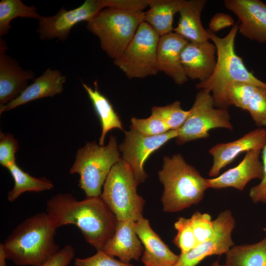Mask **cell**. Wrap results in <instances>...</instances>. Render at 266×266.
Returning a JSON list of instances; mask_svg holds the SVG:
<instances>
[{
	"instance_id": "obj_15",
	"label": "cell",
	"mask_w": 266,
	"mask_h": 266,
	"mask_svg": "<svg viewBox=\"0 0 266 266\" xmlns=\"http://www.w3.org/2000/svg\"><path fill=\"white\" fill-rule=\"evenodd\" d=\"M7 45L0 40V107L16 99L34 79V73L23 69L18 62L5 54Z\"/></svg>"
},
{
	"instance_id": "obj_20",
	"label": "cell",
	"mask_w": 266,
	"mask_h": 266,
	"mask_svg": "<svg viewBox=\"0 0 266 266\" xmlns=\"http://www.w3.org/2000/svg\"><path fill=\"white\" fill-rule=\"evenodd\" d=\"M133 220L118 221L115 233L102 248L109 255L130 264L132 260L138 261L144 247L134 230Z\"/></svg>"
},
{
	"instance_id": "obj_37",
	"label": "cell",
	"mask_w": 266,
	"mask_h": 266,
	"mask_svg": "<svg viewBox=\"0 0 266 266\" xmlns=\"http://www.w3.org/2000/svg\"><path fill=\"white\" fill-rule=\"evenodd\" d=\"M75 256V250L66 245L40 266H67Z\"/></svg>"
},
{
	"instance_id": "obj_17",
	"label": "cell",
	"mask_w": 266,
	"mask_h": 266,
	"mask_svg": "<svg viewBox=\"0 0 266 266\" xmlns=\"http://www.w3.org/2000/svg\"><path fill=\"white\" fill-rule=\"evenodd\" d=\"M216 49L209 40L201 42H189L181 54L182 66L188 78L205 80L215 67Z\"/></svg>"
},
{
	"instance_id": "obj_11",
	"label": "cell",
	"mask_w": 266,
	"mask_h": 266,
	"mask_svg": "<svg viewBox=\"0 0 266 266\" xmlns=\"http://www.w3.org/2000/svg\"><path fill=\"white\" fill-rule=\"evenodd\" d=\"M107 7V0H86L81 5L67 10L62 7L53 16H42L37 32L40 39L58 38L64 41L71 28L82 21H89Z\"/></svg>"
},
{
	"instance_id": "obj_24",
	"label": "cell",
	"mask_w": 266,
	"mask_h": 266,
	"mask_svg": "<svg viewBox=\"0 0 266 266\" xmlns=\"http://www.w3.org/2000/svg\"><path fill=\"white\" fill-rule=\"evenodd\" d=\"M82 85L100 119L101 133L99 139V145L104 146L105 135L108 132L114 129L123 131L122 122L109 100L99 91L97 82L95 83V89H93L84 83H83Z\"/></svg>"
},
{
	"instance_id": "obj_33",
	"label": "cell",
	"mask_w": 266,
	"mask_h": 266,
	"mask_svg": "<svg viewBox=\"0 0 266 266\" xmlns=\"http://www.w3.org/2000/svg\"><path fill=\"white\" fill-rule=\"evenodd\" d=\"M247 111L255 124L266 127V89L258 87L248 106Z\"/></svg>"
},
{
	"instance_id": "obj_3",
	"label": "cell",
	"mask_w": 266,
	"mask_h": 266,
	"mask_svg": "<svg viewBox=\"0 0 266 266\" xmlns=\"http://www.w3.org/2000/svg\"><path fill=\"white\" fill-rule=\"evenodd\" d=\"M238 21L224 37H220L207 29L209 39L216 49V64L212 74L196 85L198 90L212 93L215 106L227 108L225 99L228 86L234 82H244L266 89V83L257 78L245 66L242 58L237 55L234 42L238 32Z\"/></svg>"
},
{
	"instance_id": "obj_25",
	"label": "cell",
	"mask_w": 266,
	"mask_h": 266,
	"mask_svg": "<svg viewBox=\"0 0 266 266\" xmlns=\"http://www.w3.org/2000/svg\"><path fill=\"white\" fill-rule=\"evenodd\" d=\"M265 237L258 242L233 246L225 254L228 266H266V228Z\"/></svg>"
},
{
	"instance_id": "obj_39",
	"label": "cell",
	"mask_w": 266,
	"mask_h": 266,
	"mask_svg": "<svg viewBox=\"0 0 266 266\" xmlns=\"http://www.w3.org/2000/svg\"><path fill=\"white\" fill-rule=\"evenodd\" d=\"M7 260L5 254L2 243L0 244V266H6V260Z\"/></svg>"
},
{
	"instance_id": "obj_16",
	"label": "cell",
	"mask_w": 266,
	"mask_h": 266,
	"mask_svg": "<svg viewBox=\"0 0 266 266\" xmlns=\"http://www.w3.org/2000/svg\"><path fill=\"white\" fill-rule=\"evenodd\" d=\"M261 152L259 149L247 152L238 165L216 177L208 179L209 188L232 187L241 191L250 180H261L263 173L262 162L260 160Z\"/></svg>"
},
{
	"instance_id": "obj_32",
	"label": "cell",
	"mask_w": 266,
	"mask_h": 266,
	"mask_svg": "<svg viewBox=\"0 0 266 266\" xmlns=\"http://www.w3.org/2000/svg\"><path fill=\"white\" fill-rule=\"evenodd\" d=\"M190 220L198 244L207 241L212 237L214 228L213 222L209 214L196 211Z\"/></svg>"
},
{
	"instance_id": "obj_35",
	"label": "cell",
	"mask_w": 266,
	"mask_h": 266,
	"mask_svg": "<svg viewBox=\"0 0 266 266\" xmlns=\"http://www.w3.org/2000/svg\"><path fill=\"white\" fill-rule=\"evenodd\" d=\"M17 141L13 135L7 133H0V164L7 167L15 162V154L18 150Z\"/></svg>"
},
{
	"instance_id": "obj_27",
	"label": "cell",
	"mask_w": 266,
	"mask_h": 266,
	"mask_svg": "<svg viewBox=\"0 0 266 266\" xmlns=\"http://www.w3.org/2000/svg\"><path fill=\"white\" fill-rule=\"evenodd\" d=\"M36 8L24 4L20 0H1L0 1V36L6 34L11 29L10 23L18 17L39 20L42 16Z\"/></svg>"
},
{
	"instance_id": "obj_40",
	"label": "cell",
	"mask_w": 266,
	"mask_h": 266,
	"mask_svg": "<svg viewBox=\"0 0 266 266\" xmlns=\"http://www.w3.org/2000/svg\"><path fill=\"white\" fill-rule=\"evenodd\" d=\"M210 266H228L226 264L222 265L219 263L218 261H215Z\"/></svg>"
},
{
	"instance_id": "obj_14",
	"label": "cell",
	"mask_w": 266,
	"mask_h": 266,
	"mask_svg": "<svg viewBox=\"0 0 266 266\" xmlns=\"http://www.w3.org/2000/svg\"><path fill=\"white\" fill-rule=\"evenodd\" d=\"M266 144V129L263 128L254 129L234 141L215 144L209 150L213 157L209 176L217 177L221 170L239 154L254 149L262 150Z\"/></svg>"
},
{
	"instance_id": "obj_18",
	"label": "cell",
	"mask_w": 266,
	"mask_h": 266,
	"mask_svg": "<svg viewBox=\"0 0 266 266\" xmlns=\"http://www.w3.org/2000/svg\"><path fill=\"white\" fill-rule=\"evenodd\" d=\"M134 230L144 250L141 260L144 266H174L179 255L174 253L150 226L148 219L142 217L134 224Z\"/></svg>"
},
{
	"instance_id": "obj_2",
	"label": "cell",
	"mask_w": 266,
	"mask_h": 266,
	"mask_svg": "<svg viewBox=\"0 0 266 266\" xmlns=\"http://www.w3.org/2000/svg\"><path fill=\"white\" fill-rule=\"evenodd\" d=\"M56 229L45 212L19 224L2 243L7 260L18 266H40L59 251Z\"/></svg>"
},
{
	"instance_id": "obj_34",
	"label": "cell",
	"mask_w": 266,
	"mask_h": 266,
	"mask_svg": "<svg viewBox=\"0 0 266 266\" xmlns=\"http://www.w3.org/2000/svg\"><path fill=\"white\" fill-rule=\"evenodd\" d=\"M75 266H133L114 259L102 249L97 250L94 255L85 258L74 259Z\"/></svg>"
},
{
	"instance_id": "obj_6",
	"label": "cell",
	"mask_w": 266,
	"mask_h": 266,
	"mask_svg": "<svg viewBox=\"0 0 266 266\" xmlns=\"http://www.w3.org/2000/svg\"><path fill=\"white\" fill-rule=\"evenodd\" d=\"M116 137L111 135L105 146L87 142L76 152L70 173L79 175V186L86 197H100L112 167L121 158Z\"/></svg>"
},
{
	"instance_id": "obj_28",
	"label": "cell",
	"mask_w": 266,
	"mask_h": 266,
	"mask_svg": "<svg viewBox=\"0 0 266 266\" xmlns=\"http://www.w3.org/2000/svg\"><path fill=\"white\" fill-rule=\"evenodd\" d=\"M189 113V110H183L178 100L164 106H153L151 109V115L162 120L170 130L179 129Z\"/></svg>"
},
{
	"instance_id": "obj_29",
	"label": "cell",
	"mask_w": 266,
	"mask_h": 266,
	"mask_svg": "<svg viewBox=\"0 0 266 266\" xmlns=\"http://www.w3.org/2000/svg\"><path fill=\"white\" fill-rule=\"evenodd\" d=\"M258 87L256 85L244 82L231 83L227 88L225 94L227 107L233 105L247 110L249 103Z\"/></svg>"
},
{
	"instance_id": "obj_10",
	"label": "cell",
	"mask_w": 266,
	"mask_h": 266,
	"mask_svg": "<svg viewBox=\"0 0 266 266\" xmlns=\"http://www.w3.org/2000/svg\"><path fill=\"white\" fill-rule=\"evenodd\" d=\"M178 131L179 129L170 130L154 136L145 135L132 129L125 131V139L118 148L122 154V158L131 167L138 184L148 177L144 165L148 157L168 141L176 138Z\"/></svg>"
},
{
	"instance_id": "obj_13",
	"label": "cell",
	"mask_w": 266,
	"mask_h": 266,
	"mask_svg": "<svg viewBox=\"0 0 266 266\" xmlns=\"http://www.w3.org/2000/svg\"><path fill=\"white\" fill-rule=\"evenodd\" d=\"M225 7L238 18V31L244 37L266 43V3L260 0H225Z\"/></svg>"
},
{
	"instance_id": "obj_26",
	"label": "cell",
	"mask_w": 266,
	"mask_h": 266,
	"mask_svg": "<svg viewBox=\"0 0 266 266\" xmlns=\"http://www.w3.org/2000/svg\"><path fill=\"white\" fill-rule=\"evenodd\" d=\"M6 168L13 178L14 184L7 196L10 202L15 201L22 194L26 192H39L48 190L54 187L53 183L45 178H36L25 172L16 164V162L9 165Z\"/></svg>"
},
{
	"instance_id": "obj_22",
	"label": "cell",
	"mask_w": 266,
	"mask_h": 266,
	"mask_svg": "<svg viewBox=\"0 0 266 266\" xmlns=\"http://www.w3.org/2000/svg\"><path fill=\"white\" fill-rule=\"evenodd\" d=\"M206 0H183L178 13L179 18L174 33L189 42H201L209 40L207 30L201 21V14Z\"/></svg>"
},
{
	"instance_id": "obj_7",
	"label": "cell",
	"mask_w": 266,
	"mask_h": 266,
	"mask_svg": "<svg viewBox=\"0 0 266 266\" xmlns=\"http://www.w3.org/2000/svg\"><path fill=\"white\" fill-rule=\"evenodd\" d=\"M139 184L130 166L121 158L111 168L100 197L118 221H137L142 216L145 200L136 191Z\"/></svg>"
},
{
	"instance_id": "obj_9",
	"label": "cell",
	"mask_w": 266,
	"mask_h": 266,
	"mask_svg": "<svg viewBox=\"0 0 266 266\" xmlns=\"http://www.w3.org/2000/svg\"><path fill=\"white\" fill-rule=\"evenodd\" d=\"M189 111V115L179 129L176 138L178 145L206 138L209 136V132L212 129L224 128L232 131L233 129L227 108L216 107L213 97L208 91L199 90Z\"/></svg>"
},
{
	"instance_id": "obj_4",
	"label": "cell",
	"mask_w": 266,
	"mask_h": 266,
	"mask_svg": "<svg viewBox=\"0 0 266 266\" xmlns=\"http://www.w3.org/2000/svg\"><path fill=\"white\" fill-rule=\"evenodd\" d=\"M158 175L164 186L161 201L166 212H177L198 203L209 188L208 179L180 154L164 156Z\"/></svg>"
},
{
	"instance_id": "obj_36",
	"label": "cell",
	"mask_w": 266,
	"mask_h": 266,
	"mask_svg": "<svg viewBox=\"0 0 266 266\" xmlns=\"http://www.w3.org/2000/svg\"><path fill=\"white\" fill-rule=\"evenodd\" d=\"M262 154L263 177L258 185L250 189L249 197L255 203H266V144L262 149Z\"/></svg>"
},
{
	"instance_id": "obj_30",
	"label": "cell",
	"mask_w": 266,
	"mask_h": 266,
	"mask_svg": "<svg viewBox=\"0 0 266 266\" xmlns=\"http://www.w3.org/2000/svg\"><path fill=\"white\" fill-rule=\"evenodd\" d=\"M177 233L173 242L180 250L181 254L191 251L199 244L195 235L190 218L179 217L174 224Z\"/></svg>"
},
{
	"instance_id": "obj_8",
	"label": "cell",
	"mask_w": 266,
	"mask_h": 266,
	"mask_svg": "<svg viewBox=\"0 0 266 266\" xmlns=\"http://www.w3.org/2000/svg\"><path fill=\"white\" fill-rule=\"evenodd\" d=\"M160 36L142 22L125 50L114 64L129 78H145L157 74V49Z\"/></svg>"
},
{
	"instance_id": "obj_1",
	"label": "cell",
	"mask_w": 266,
	"mask_h": 266,
	"mask_svg": "<svg viewBox=\"0 0 266 266\" xmlns=\"http://www.w3.org/2000/svg\"><path fill=\"white\" fill-rule=\"evenodd\" d=\"M45 211L55 229L74 225L97 250L102 249L112 237L118 222L100 196L78 200L69 193H59L47 201Z\"/></svg>"
},
{
	"instance_id": "obj_31",
	"label": "cell",
	"mask_w": 266,
	"mask_h": 266,
	"mask_svg": "<svg viewBox=\"0 0 266 266\" xmlns=\"http://www.w3.org/2000/svg\"><path fill=\"white\" fill-rule=\"evenodd\" d=\"M131 122L130 129L147 136L160 135L170 131L162 120L152 115L145 119L132 117Z\"/></svg>"
},
{
	"instance_id": "obj_21",
	"label": "cell",
	"mask_w": 266,
	"mask_h": 266,
	"mask_svg": "<svg viewBox=\"0 0 266 266\" xmlns=\"http://www.w3.org/2000/svg\"><path fill=\"white\" fill-rule=\"evenodd\" d=\"M66 77L58 69L47 68L38 77L34 79L14 100L0 107V114L28 102L45 97H53L62 93Z\"/></svg>"
},
{
	"instance_id": "obj_23",
	"label": "cell",
	"mask_w": 266,
	"mask_h": 266,
	"mask_svg": "<svg viewBox=\"0 0 266 266\" xmlns=\"http://www.w3.org/2000/svg\"><path fill=\"white\" fill-rule=\"evenodd\" d=\"M183 0H149L148 10L144 12V22L150 25L160 36L173 31L174 16L178 13Z\"/></svg>"
},
{
	"instance_id": "obj_12",
	"label": "cell",
	"mask_w": 266,
	"mask_h": 266,
	"mask_svg": "<svg viewBox=\"0 0 266 266\" xmlns=\"http://www.w3.org/2000/svg\"><path fill=\"white\" fill-rule=\"evenodd\" d=\"M213 222L212 237L188 252L181 253L174 266H196L208 256L226 254L234 245L232 233L235 222L231 211L226 210L221 212Z\"/></svg>"
},
{
	"instance_id": "obj_5",
	"label": "cell",
	"mask_w": 266,
	"mask_h": 266,
	"mask_svg": "<svg viewBox=\"0 0 266 266\" xmlns=\"http://www.w3.org/2000/svg\"><path fill=\"white\" fill-rule=\"evenodd\" d=\"M144 12L104 8L87 22V29L99 37L101 49L114 60L122 54L144 22Z\"/></svg>"
},
{
	"instance_id": "obj_38",
	"label": "cell",
	"mask_w": 266,
	"mask_h": 266,
	"mask_svg": "<svg viewBox=\"0 0 266 266\" xmlns=\"http://www.w3.org/2000/svg\"><path fill=\"white\" fill-rule=\"evenodd\" d=\"M234 25V21L231 16L224 13H217L210 19L208 30L215 33L226 28L233 27Z\"/></svg>"
},
{
	"instance_id": "obj_19",
	"label": "cell",
	"mask_w": 266,
	"mask_h": 266,
	"mask_svg": "<svg viewBox=\"0 0 266 266\" xmlns=\"http://www.w3.org/2000/svg\"><path fill=\"white\" fill-rule=\"evenodd\" d=\"M189 41L175 33L161 36L157 49L159 71L164 72L177 85H181L188 78L181 62V54Z\"/></svg>"
}]
</instances>
